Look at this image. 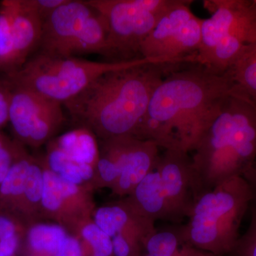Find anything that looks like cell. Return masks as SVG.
Returning <instances> with one entry per match:
<instances>
[{"mask_svg":"<svg viewBox=\"0 0 256 256\" xmlns=\"http://www.w3.org/2000/svg\"><path fill=\"white\" fill-rule=\"evenodd\" d=\"M236 88L228 72L216 73L200 64L181 66L156 87L134 137L164 150L194 151Z\"/></svg>","mask_w":256,"mask_h":256,"instance_id":"1","label":"cell"},{"mask_svg":"<svg viewBox=\"0 0 256 256\" xmlns=\"http://www.w3.org/2000/svg\"><path fill=\"white\" fill-rule=\"evenodd\" d=\"M183 64L148 63L108 72L63 105L101 140L134 136L156 87Z\"/></svg>","mask_w":256,"mask_h":256,"instance_id":"2","label":"cell"},{"mask_svg":"<svg viewBox=\"0 0 256 256\" xmlns=\"http://www.w3.org/2000/svg\"><path fill=\"white\" fill-rule=\"evenodd\" d=\"M192 178L195 201L220 184L242 175L256 161V104L237 88L195 148Z\"/></svg>","mask_w":256,"mask_h":256,"instance_id":"3","label":"cell"},{"mask_svg":"<svg viewBox=\"0 0 256 256\" xmlns=\"http://www.w3.org/2000/svg\"><path fill=\"white\" fill-rule=\"evenodd\" d=\"M252 194L242 176L227 180L197 198L186 224L176 225L178 235L192 246L218 256H229L250 206Z\"/></svg>","mask_w":256,"mask_h":256,"instance_id":"4","label":"cell"},{"mask_svg":"<svg viewBox=\"0 0 256 256\" xmlns=\"http://www.w3.org/2000/svg\"><path fill=\"white\" fill-rule=\"evenodd\" d=\"M148 63H170L160 58H140L122 62H92L37 54L18 70L6 75L12 87L22 88L64 104L78 95L100 76Z\"/></svg>","mask_w":256,"mask_h":256,"instance_id":"5","label":"cell"},{"mask_svg":"<svg viewBox=\"0 0 256 256\" xmlns=\"http://www.w3.org/2000/svg\"><path fill=\"white\" fill-rule=\"evenodd\" d=\"M204 4L212 16L202 23L198 64L224 74L256 44V0H208Z\"/></svg>","mask_w":256,"mask_h":256,"instance_id":"6","label":"cell"},{"mask_svg":"<svg viewBox=\"0 0 256 256\" xmlns=\"http://www.w3.org/2000/svg\"><path fill=\"white\" fill-rule=\"evenodd\" d=\"M176 0H88L108 26L106 56L112 62L142 58L143 42Z\"/></svg>","mask_w":256,"mask_h":256,"instance_id":"7","label":"cell"},{"mask_svg":"<svg viewBox=\"0 0 256 256\" xmlns=\"http://www.w3.org/2000/svg\"><path fill=\"white\" fill-rule=\"evenodd\" d=\"M192 1L176 0L146 37L140 48L142 58H160L175 64H198L202 23L192 12Z\"/></svg>","mask_w":256,"mask_h":256,"instance_id":"8","label":"cell"},{"mask_svg":"<svg viewBox=\"0 0 256 256\" xmlns=\"http://www.w3.org/2000/svg\"><path fill=\"white\" fill-rule=\"evenodd\" d=\"M11 88L9 121L15 134L28 146H41L63 124V104L28 89Z\"/></svg>","mask_w":256,"mask_h":256,"instance_id":"9","label":"cell"},{"mask_svg":"<svg viewBox=\"0 0 256 256\" xmlns=\"http://www.w3.org/2000/svg\"><path fill=\"white\" fill-rule=\"evenodd\" d=\"M94 10L78 0H66L43 22L38 54L69 58L74 42Z\"/></svg>","mask_w":256,"mask_h":256,"instance_id":"10","label":"cell"},{"mask_svg":"<svg viewBox=\"0 0 256 256\" xmlns=\"http://www.w3.org/2000/svg\"><path fill=\"white\" fill-rule=\"evenodd\" d=\"M169 202L174 225L188 218L195 203L192 156L188 152L164 150L156 165Z\"/></svg>","mask_w":256,"mask_h":256,"instance_id":"11","label":"cell"},{"mask_svg":"<svg viewBox=\"0 0 256 256\" xmlns=\"http://www.w3.org/2000/svg\"><path fill=\"white\" fill-rule=\"evenodd\" d=\"M94 222L111 238L120 234L142 246L146 239L156 230V222L134 213L122 200L98 208Z\"/></svg>","mask_w":256,"mask_h":256,"instance_id":"12","label":"cell"},{"mask_svg":"<svg viewBox=\"0 0 256 256\" xmlns=\"http://www.w3.org/2000/svg\"><path fill=\"white\" fill-rule=\"evenodd\" d=\"M12 10L14 72L28 60L41 40L42 21L30 0H10Z\"/></svg>","mask_w":256,"mask_h":256,"instance_id":"13","label":"cell"},{"mask_svg":"<svg viewBox=\"0 0 256 256\" xmlns=\"http://www.w3.org/2000/svg\"><path fill=\"white\" fill-rule=\"evenodd\" d=\"M122 201L134 213L148 220L174 224L156 166Z\"/></svg>","mask_w":256,"mask_h":256,"instance_id":"14","label":"cell"},{"mask_svg":"<svg viewBox=\"0 0 256 256\" xmlns=\"http://www.w3.org/2000/svg\"><path fill=\"white\" fill-rule=\"evenodd\" d=\"M159 146L156 143L136 138L127 162L112 186L114 194L128 196L156 166L159 159Z\"/></svg>","mask_w":256,"mask_h":256,"instance_id":"15","label":"cell"},{"mask_svg":"<svg viewBox=\"0 0 256 256\" xmlns=\"http://www.w3.org/2000/svg\"><path fill=\"white\" fill-rule=\"evenodd\" d=\"M32 158L16 144L14 162L0 184V208L18 213L22 200L25 182Z\"/></svg>","mask_w":256,"mask_h":256,"instance_id":"16","label":"cell"},{"mask_svg":"<svg viewBox=\"0 0 256 256\" xmlns=\"http://www.w3.org/2000/svg\"><path fill=\"white\" fill-rule=\"evenodd\" d=\"M142 256H218L184 242L176 225L158 230L146 239Z\"/></svg>","mask_w":256,"mask_h":256,"instance_id":"17","label":"cell"},{"mask_svg":"<svg viewBox=\"0 0 256 256\" xmlns=\"http://www.w3.org/2000/svg\"><path fill=\"white\" fill-rule=\"evenodd\" d=\"M54 146L75 162L90 164L96 169L100 146L95 134L86 128H80L65 133L56 140Z\"/></svg>","mask_w":256,"mask_h":256,"instance_id":"18","label":"cell"},{"mask_svg":"<svg viewBox=\"0 0 256 256\" xmlns=\"http://www.w3.org/2000/svg\"><path fill=\"white\" fill-rule=\"evenodd\" d=\"M108 26L106 18L94 10L84 24L78 37L74 42L70 57L100 54L107 56Z\"/></svg>","mask_w":256,"mask_h":256,"instance_id":"19","label":"cell"},{"mask_svg":"<svg viewBox=\"0 0 256 256\" xmlns=\"http://www.w3.org/2000/svg\"><path fill=\"white\" fill-rule=\"evenodd\" d=\"M68 236L63 227L37 224L28 229L24 256H54Z\"/></svg>","mask_w":256,"mask_h":256,"instance_id":"20","label":"cell"},{"mask_svg":"<svg viewBox=\"0 0 256 256\" xmlns=\"http://www.w3.org/2000/svg\"><path fill=\"white\" fill-rule=\"evenodd\" d=\"M228 72L236 86L256 104V44L248 46Z\"/></svg>","mask_w":256,"mask_h":256,"instance_id":"21","label":"cell"},{"mask_svg":"<svg viewBox=\"0 0 256 256\" xmlns=\"http://www.w3.org/2000/svg\"><path fill=\"white\" fill-rule=\"evenodd\" d=\"M12 10L10 0L0 2V72H14Z\"/></svg>","mask_w":256,"mask_h":256,"instance_id":"22","label":"cell"},{"mask_svg":"<svg viewBox=\"0 0 256 256\" xmlns=\"http://www.w3.org/2000/svg\"><path fill=\"white\" fill-rule=\"evenodd\" d=\"M44 190V169L32 159L28 168L18 214L28 215L41 206Z\"/></svg>","mask_w":256,"mask_h":256,"instance_id":"23","label":"cell"},{"mask_svg":"<svg viewBox=\"0 0 256 256\" xmlns=\"http://www.w3.org/2000/svg\"><path fill=\"white\" fill-rule=\"evenodd\" d=\"M80 165L82 164L70 160L63 151L54 144L50 146L47 156V168L60 178L80 186L84 182Z\"/></svg>","mask_w":256,"mask_h":256,"instance_id":"24","label":"cell"},{"mask_svg":"<svg viewBox=\"0 0 256 256\" xmlns=\"http://www.w3.org/2000/svg\"><path fill=\"white\" fill-rule=\"evenodd\" d=\"M41 206L47 213L56 218L62 217L66 212L58 176L47 168L44 169V190Z\"/></svg>","mask_w":256,"mask_h":256,"instance_id":"25","label":"cell"},{"mask_svg":"<svg viewBox=\"0 0 256 256\" xmlns=\"http://www.w3.org/2000/svg\"><path fill=\"white\" fill-rule=\"evenodd\" d=\"M80 233L84 240L90 244L94 252L106 256H114L112 239L94 222L84 224Z\"/></svg>","mask_w":256,"mask_h":256,"instance_id":"26","label":"cell"},{"mask_svg":"<svg viewBox=\"0 0 256 256\" xmlns=\"http://www.w3.org/2000/svg\"><path fill=\"white\" fill-rule=\"evenodd\" d=\"M252 218L246 233L240 236L229 256H256V210L250 207Z\"/></svg>","mask_w":256,"mask_h":256,"instance_id":"27","label":"cell"},{"mask_svg":"<svg viewBox=\"0 0 256 256\" xmlns=\"http://www.w3.org/2000/svg\"><path fill=\"white\" fill-rule=\"evenodd\" d=\"M16 144L10 143L0 134V184L4 181L14 162Z\"/></svg>","mask_w":256,"mask_h":256,"instance_id":"28","label":"cell"},{"mask_svg":"<svg viewBox=\"0 0 256 256\" xmlns=\"http://www.w3.org/2000/svg\"><path fill=\"white\" fill-rule=\"evenodd\" d=\"M12 88L6 80H0V128L9 121Z\"/></svg>","mask_w":256,"mask_h":256,"instance_id":"29","label":"cell"},{"mask_svg":"<svg viewBox=\"0 0 256 256\" xmlns=\"http://www.w3.org/2000/svg\"><path fill=\"white\" fill-rule=\"evenodd\" d=\"M21 232L18 220L10 216L0 214V240L21 236Z\"/></svg>","mask_w":256,"mask_h":256,"instance_id":"30","label":"cell"},{"mask_svg":"<svg viewBox=\"0 0 256 256\" xmlns=\"http://www.w3.org/2000/svg\"><path fill=\"white\" fill-rule=\"evenodd\" d=\"M31 4L40 15L42 21L45 20L55 10L64 4L66 0H30Z\"/></svg>","mask_w":256,"mask_h":256,"instance_id":"31","label":"cell"},{"mask_svg":"<svg viewBox=\"0 0 256 256\" xmlns=\"http://www.w3.org/2000/svg\"><path fill=\"white\" fill-rule=\"evenodd\" d=\"M54 256H82V245L78 239L68 235L58 248Z\"/></svg>","mask_w":256,"mask_h":256,"instance_id":"32","label":"cell"},{"mask_svg":"<svg viewBox=\"0 0 256 256\" xmlns=\"http://www.w3.org/2000/svg\"><path fill=\"white\" fill-rule=\"evenodd\" d=\"M20 236L0 240V256H14L20 248Z\"/></svg>","mask_w":256,"mask_h":256,"instance_id":"33","label":"cell"},{"mask_svg":"<svg viewBox=\"0 0 256 256\" xmlns=\"http://www.w3.org/2000/svg\"><path fill=\"white\" fill-rule=\"evenodd\" d=\"M246 181L252 194V208L256 210V161L242 176Z\"/></svg>","mask_w":256,"mask_h":256,"instance_id":"34","label":"cell"},{"mask_svg":"<svg viewBox=\"0 0 256 256\" xmlns=\"http://www.w3.org/2000/svg\"><path fill=\"white\" fill-rule=\"evenodd\" d=\"M92 256H106L104 255H102V254H98V252H94V254H92Z\"/></svg>","mask_w":256,"mask_h":256,"instance_id":"35","label":"cell"}]
</instances>
